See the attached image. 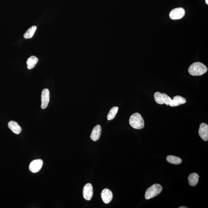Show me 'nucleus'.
I'll use <instances>...</instances> for the list:
<instances>
[{
    "instance_id": "obj_17",
    "label": "nucleus",
    "mask_w": 208,
    "mask_h": 208,
    "mask_svg": "<svg viewBox=\"0 0 208 208\" xmlns=\"http://www.w3.org/2000/svg\"><path fill=\"white\" fill-rule=\"evenodd\" d=\"M118 107L117 106L113 107L109 111V114L107 115V119L109 120H113L115 117L116 114H117Z\"/></svg>"
},
{
    "instance_id": "obj_15",
    "label": "nucleus",
    "mask_w": 208,
    "mask_h": 208,
    "mask_svg": "<svg viewBox=\"0 0 208 208\" xmlns=\"http://www.w3.org/2000/svg\"><path fill=\"white\" fill-rule=\"evenodd\" d=\"M166 159L171 164L179 165L182 162V160L180 158L173 155H169L166 157Z\"/></svg>"
},
{
    "instance_id": "obj_2",
    "label": "nucleus",
    "mask_w": 208,
    "mask_h": 208,
    "mask_svg": "<svg viewBox=\"0 0 208 208\" xmlns=\"http://www.w3.org/2000/svg\"><path fill=\"white\" fill-rule=\"evenodd\" d=\"M130 126L136 129H141L144 127V121L140 114L136 113L132 115L130 118Z\"/></svg>"
},
{
    "instance_id": "obj_6",
    "label": "nucleus",
    "mask_w": 208,
    "mask_h": 208,
    "mask_svg": "<svg viewBox=\"0 0 208 208\" xmlns=\"http://www.w3.org/2000/svg\"><path fill=\"white\" fill-rule=\"evenodd\" d=\"M50 93L49 90L48 89H44L42 92L41 94V105L42 109H46L49 102Z\"/></svg>"
},
{
    "instance_id": "obj_19",
    "label": "nucleus",
    "mask_w": 208,
    "mask_h": 208,
    "mask_svg": "<svg viewBox=\"0 0 208 208\" xmlns=\"http://www.w3.org/2000/svg\"><path fill=\"white\" fill-rule=\"evenodd\" d=\"M162 97H163V102L164 104H165L167 106H169V103L172 100V99L168 95L166 94L163 93H162Z\"/></svg>"
},
{
    "instance_id": "obj_1",
    "label": "nucleus",
    "mask_w": 208,
    "mask_h": 208,
    "mask_svg": "<svg viewBox=\"0 0 208 208\" xmlns=\"http://www.w3.org/2000/svg\"><path fill=\"white\" fill-rule=\"evenodd\" d=\"M208 69L206 65L200 62H195L190 66L188 72L191 75L199 76L202 75L207 71Z\"/></svg>"
},
{
    "instance_id": "obj_5",
    "label": "nucleus",
    "mask_w": 208,
    "mask_h": 208,
    "mask_svg": "<svg viewBox=\"0 0 208 208\" xmlns=\"http://www.w3.org/2000/svg\"><path fill=\"white\" fill-rule=\"evenodd\" d=\"M43 165V161L41 159H35L30 163L29 169L30 172L36 173L39 172Z\"/></svg>"
},
{
    "instance_id": "obj_10",
    "label": "nucleus",
    "mask_w": 208,
    "mask_h": 208,
    "mask_svg": "<svg viewBox=\"0 0 208 208\" xmlns=\"http://www.w3.org/2000/svg\"><path fill=\"white\" fill-rule=\"evenodd\" d=\"M102 130V128L99 124L94 127L90 136L91 139L94 141L98 140L101 136Z\"/></svg>"
},
{
    "instance_id": "obj_18",
    "label": "nucleus",
    "mask_w": 208,
    "mask_h": 208,
    "mask_svg": "<svg viewBox=\"0 0 208 208\" xmlns=\"http://www.w3.org/2000/svg\"><path fill=\"white\" fill-rule=\"evenodd\" d=\"M154 98L155 102L156 103L160 105H163L164 104V102H163V97L161 93L159 92H156L155 93L154 95Z\"/></svg>"
},
{
    "instance_id": "obj_8",
    "label": "nucleus",
    "mask_w": 208,
    "mask_h": 208,
    "mask_svg": "<svg viewBox=\"0 0 208 208\" xmlns=\"http://www.w3.org/2000/svg\"><path fill=\"white\" fill-rule=\"evenodd\" d=\"M200 137L204 141L208 140V125L204 123H201L199 130Z\"/></svg>"
},
{
    "instance_id": "obj_7",
    "label": "nucleus",
    "mask_w": 208,
    "mask_h": 208,
    "mask_svg": "<svg viewBox=\"0 0 208 208\" xmlns=\"http://www.w3.org/2000/svg\"><path fill=\"white\" fill-rule=\"evenodd\" d=\"M93 195V188L90 183L86 184L83 188V196L84 199L87 200H90L92 199Z\"/></svg>"
},
{
    "instance_id": "obj_13",
    "label": "nucleus",
    "mask_w": 208,
    "mask_h": 208,
    "mask_svg": "<svg viewBox=\"0 0 208 208\" xmlns=\"http://www.w3.org/2000/svg\"><path fill=\"white\" fill-rule=\"evenodd\" d=\"M199 176L197 173H193L190 174L188 177V182L191 186H195L199 181Z\"/></svg>"
},
{
    "instance_id": "obj_3",
    "label": "nucleus",
    "mask_w": 208,
    "mask_h": 208,
    "mask_svg": "<svg viewBox=\"0 0 208 208\" xmlns=\"http://www.w3.org/2000/svg\"><path fill=\"white\" fill-rule=\"evenodd\" d=\"M162 190V186L159 184H155L147 189L145 195L146 199L148 200L157 196Z\"/></svg>"
},
{
    "instance_id": "obj_12",
    "label": "nucleus",
    "mask_w": 208,
    "mask_h": 208,
    "mask_svg": "<svg viewBox=\"0 0 208 208\" xmlns=\"http://www.w3.org/2000/svg\"><path fill=\"white\" fill-rule=\"evenodd\" d=\"M8 127L14 134H18L22 131V128L17 123L13 121H11L8 123Z\"/></svg>"
},
{
    "instance_id": "obj_21",
    "label": "nucleus",
    "mask_w": 208,
    "mask_h": 208,
    "mask_svg": "<svg viewBox=\"0 0 208 208\" xmlns=\"http://www.w3.org/2000/svg\"><path fill=\"white\" fill-rule=\"evenodd\" d=\"M205 1H206V3L207 5H208V0H205Z\"/></svg>"
},
{
    "instance_id": "obj_11",
    "label": "nucleus",
    "mask_w": 208,
    "mask_h": 208,
    "mask_svg": "<svg viewBox=\"0 0 208 208\" xmlns=\"http://www.w3.org/2000/svg\"><path fill=\"white\" fill-rule=\"evenodd\" d=\"M186 102V99L184 97L180 96H177L173 97V99L170 102L169 105L172 107L177 106L185 104Z\"/></svg>"
},
{
    "instance_id": "obj_16",
    "label": "nucleus",
    "mask_w": 208,
    "mask_h": 208,
    "mask_svg": "<svg viewBox=\"0 0 208 208\" xmlns=\"http://www.w3.org/2000/svg\"><path fill=\"white\" fill-rule=\"evenodd\" d=\"M37 29V26H32L30 27V28H29L28 30H27V31L26 32L24 36L25 39H30L33 36L35 33V32L36 31V30Z\"/></svg>"
},
{
    "instance_id": "obj_9",
    "label": "nucleus",
    "mask_w": 208,
    "mask_h": 208,
    "mask_svg": "<svg viewBox=\"0 0 208 208\" xmlns=\"http://www.w3.org/2000/svg\"><path fill=\"white\" fill-rule=\"evenodd\" d=\"M101 196L104 203L108 204L110 203L113 199V193L110 190L105 188L101 193Z\"/></svg>"
},
{
    "instance_id": "obj_20",
    "label": "nucleus",
    "mask_w": 208,
    "mask_h": 208,
    "mask_svg": "<svg viewBox=\"0 0 208 208\" xmlns=\"http://www.w3.org/2000/svg\"><path fill=\"white\" fill-rule=\"evenodd\" d=\"M179 208H187V207H186V206H180Z\"/></svg>"
},
{
    "instance_id": "obj_4",
    "label": "nucleus",
    "mask_w": 208,
    "mask_h": 208,
    "mask_svg": "<svg viewBox=\"0 0 208 208\" xmlns=\"http://www.w3.org/2000/svg\"><path fill=\"white\" fill-rule=\"evenodd\" d=\"M185 10L181 8L173 9L169 14V16L173 20H178L182 18L185 16Z\"/></svg>"
},
{
    "instance_id": "obj_14",
    "label": "nucleus",
    "mask_w": 208,
    "mask_h": 208,
    "mask_svg": "<svg viewBox=\"0 0 208 208\" xmlns=\"http://www.w3.org/2000/svg\"><path fill=\"white\" fill-rule=\"evenodd\" d=\"M38 61V59L37 57L34 56V55L30 56L27 59V62H26L27 68L29 69L33 68Z\"/></svg>"
}]
</instances>
